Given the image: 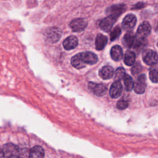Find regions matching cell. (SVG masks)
Here are the masks:
<instances>
[{
	"label": "cell",
	"mask_w": 158,
	"mask_h": 158,
	"mask_svg": "<svg viewBox=\"0 0 158 158\" xmlns=\"http://www.w3.org/2000/svg\"><path fill=\"white\" fill-rule=\"evenodd\" d=\"M1 154L5 157H18L20 156V149L12 143H7L2 146Z\"/></svg>",
	"instance_id": "cell-1"
},
{
	"label": "cell",
	"mask_w": 158,
	"mask_h": 158,
	"mask_svg": "<svg viewBox=\"0 0 158 158\" xmlns=\"http://www.w3.org/2000/svg\"><path fill=\"white\" fill-rule=\"evenodd\" d=\"M118 17L119 16L116 14H110L109 16L104 18L99 23L101 28L106 32L110 31L113 27V25L117 21Z\"/></svg>",
	"instance_id": "cell-2"
},
{
	"label": "cell",
	"mask_w": 158,
	"mask_h": 158,
	"mask_svg": "<svg viewBox=\"0 0 158 158\" xmlns=\"http://www.w3.org/2000/svg\"><path fill=\"white\" fill-rule=\"evenodd\" d=\"M62 31L57 27H51L48 28L45 32L46 40L51 43L57 42L61 37Z\"/></svg>",
	"instance_id": "cell-3"
},
{
	"label": "cell",
	"mask_w": 158,
	"mask_h": 158,
	"mask_svg": "<svg viewBox=\"0 0 158 158\" xmlns=\"http://www.w3.org/2000/svg\"><path fill=\"white\" fill-rule=\"evenodd\" d=\"M142 57L144 62L149 65H154L157 64L158 61V56L157 53L151 49L144 50Z\"/></svg>",
	"instance_id": "cell-4"
},
{
	"label": "cell",
	"mask_w": 158,
	"mask_h": 158,
	"mask_svg": "<svg viewBox=\"0 0 158 158\" xmlns=\"http://www.w3.org/2000/svg\"><path fill=\"white\" fill-rule=\"evenodd\" d=\"M87 25L88 22L85 19L78 18L72 20L69 25L73 31L80 32L85 29Z\"/></svg>",
	"instance_id": "cell-5"
},
{
	"label": "cell",
	"mask_w": 158,
	"mask_h": 158,
	"mask_svg": "<svg viewBox=\"0 0 158 158\" xmlns=\"http://www.w3.org/2000/svg\"><path fill=\"white\" fill-rule=\"evenodd\" d=\"M146 77L144 74H141L138 76V78L134 83L133 89L137 94H143L145 91L146 87Z\"/></svg>",
	"instance_id": "cell-6"
},
{
	"label": "cell",
	"mask_w": 158,
	"mask_h": 158,
	"mask_svg": "<svg viewBox=\"0 0 158 158\" xmlns=\"http://www.w3.org/2000/svg\"><path fill=\"white\" fill-rule=\"evenodd\" d=\"M88 88L93 93L98 96L104 95L107 91V88L105 85L94 82H89L88 83Z\"/></svg>",
	"instance_id": "cell-7"
},
{
	"label": "cell",
	"mask_w": 158,
	"mask_h": 158,
	"mask_svg": "<svg viewBox=\"0 0 158 158\" xmlns=\"http://www.w3.org/2000/svg\"><path fill=\"white\" fill-rule=\"evenodd\" d=\"M136 23V17L135 15L132 14H129L127 15L123 19L122 25L124 30H132Z\"/></svg>",
	"instance_id": "cell-8"
},
{
	"label": "cell",
	"mask_w": 158,
	"mask_h": 158,
	"mask_svg": "<svg viewBox=\"0 0 158 158\" xmlns=\"http://www.w3.org/2000/svg\"><path fill=\"white\" fill-rule=\"evenodd\" d=\"M151 27L148 22H143L138 27L136 35V38H146L151 33Z\"/></svg>",
	"instance_id": "cell-9"
},
{
	"label": "cell",
	"mask_w": 158,
	"mask_h": 158,
	"mask_svg": "<svg viewBox=\"0 0 158 158\" xmlns=\"http://www.w3.org/2000/svg\"><path fill=\"white\" fill-rule=\"evenodd\" d=\"M80 55H81L83 62L85 65L86 64H90V65L94 64L98 60V58L96 54H95L92 52L86 51V52H80Z\"/></svg>",
	"instance_id": "cell-10"
},
{
	"label": "cell",
	"mask_w": 158,
	"mask_h": 158,
	"mask_svg": "<svg viewBox=\"0 0 158 158\" xmlns=\"http://www.w3.org/2000/svg\"><path fill=\"white\" fill-rule=\"evenodd\" d=\"M123 87L120 81H115L111 85L109 90V94L111 98H117L122 93Z\"/></svg>",
	"instance_id": "cell-11"
},
{
	"label": "cell",
	"mask_w": 158,
	"mask_h": 158,
	"mask_svg": "<svg viewBox=\"0 0 158 158\" xmlns=\"http://www.w3.org/2000/svg\"><path fill=\"white\" fill-rule=\"evenodd\" d=\"M78 38L73 35L68 36L63 42V46L66 50H71L78 45Z\"/></svg>",
	"instance_id": "cell-12"
},
{
	"label": "cell",
	"mask_w": 158,
	"mask_h": 158,
	"mask_svg": "<svg viewBox=\"0 0 158 158\" xmlns=\"http://www.w3.org/2000/svg\"><path fill=\"white\" fill-rule=\"evenodd\" d=\"M99 75L100 77L102 78V79H104V80L110 79L114 75V69L109 65L104 66L99 70Z\"/></svg>",
	"instance_id": "cell-13"
},
{
	"label": "cell",
	"mask_w": 158,
	"mask_h": 158,
	"mask_svg": "<svg viewBox=\"0 0 158 158\" xmlns=\"http://www.w3.org/2000/svg\"><path fill=\"white\" fill-rule=\"evenodd\" d=\"M107 40L108 39L106 36L101 33H99L96 38V41H95L96 49L98 51L103 49L107 43Z\"/></svg>",
	"instance_id": "cell-14"
},
{
	"label": "cell",
	"mask_w": 158,
	"mask_h": 158,
	"mask_svg": "<svg viewBox=\"0 0 158 158\" xmlns=\"http://www.w3.org/2000/svg\"><path fill=\"white\" fill-rule=\"evenodd\" d=\"M136 40V36L131 31L127 33L123 38V43L127 48H133Z\"/></svg>",
	"instance_id": "cell-15"
},
{
	"label": "cell",
	"mask_w": 158,
	"mask_h": 158,
	"mask_svg": "<svg viewBox=\"0 0 158 158\" xmlns=\"http://www.w3.org/2000/svg\"><path fill=\"white\" fill-rule=\"evenodd\" d=\"M110 56L115 61H118L123 57V51L122 48L118 45L114 46L110 49Z\"/></svg>",
	"instance_id": "cell-16"
},
{
	"label": "cell",
	"mask_w": 158,
	"mask_h": 158,
	"mask_svg": "<svg viewBox=\"0 0 158 158\" xmlns=\"http://www.w3.org/2000/svg\"><path fill=\"white\" fill-rule=\"evenodd\" d=\"M147 44H148V41L146 39V38H140L136 37V40L133 48L135 49V50L137 52H139L145 48Z\"/></svg>",
	"instance_id": "cell-17"
},
{
	"label": "cell",
	"mask_w": 158,
	"mask_h": 158,
	"mask_svg": "<svg viewBox=\"0 0 158 158\" xmlns=\"http://www.w3.org/2000/svg\"><path fill=\"white\" fill-rule=\"evenodd\" d=\"M135 54L133 51L128 50L125 52L123 57V62L128 66H131L135 64Z\"/></svg>",
	"instance_id": "cell-18"
},
{
	"label": "cell",
	"mask_w": 158,
	"mask_h": 158,
	"mask_svg": "<svg viewBox=\"0 0 158 158\" xmlns=\"http://www.w3.org/2000/svg\"><path fill=\"white\" fill-rule=\"evenodd\" d=\"M44 156V151L43 148L40 146H35L33 147L29 153L30 157H43Z\"/></svg>",
	"instance_id": "cell-19"
},
{
	"label": "cell",
	"mask_w": 158,
	"mask_h": 158,
	"mask_svg": "<svg viewBox=\"0 0 158 158\" xmlns=\"http://www.w3.org/2000/svg\"><path fill=\"white\" fill-rule=\"evenodd\" d=\"M109 12L110 14H114L120 16L126 9V6L125 4H117L114 5L110 7L109 9Z\"/></svg>",
	"instance_id": "cell-20"
},
{
	"label": "cell",
	"mask_w": 158,
	"mask_h": 158,
	"mask_svg": "<svg viewBox=\"0 0 158 158\" xmlns=\"http://www.w3.org/2000/svg\"><path fill=\"white\" fill-rule=\"evenodd\" d=\"M149 78L153 83H158V64L151 65L149 71Z\"/></svg>",
	"instance_id": "cell-21"
},
{
	"label": "cell",
	"mask_w": 158,
	"mask_h": 158,
	"mask_svg": "<svg viewBox=\"0 0 158 158\" xmlns=\"http://www.w3.org/2000/svg\"><path fill=\"white\" fill-rule=\"evenodd\" d=\"M123 79L125 88L126 91H130L133 88V85H134V83L132 78L129 75L125 74Z\"/></svg>",
	"instance_id": "cell-22"
},
{
	"label": "cell",
	"mask_w": 158,
	"mask_h": 158,
	"mask_svg": "<svg viewBox=\"0 0 158 158\" xmlns=\"http://www.w3.org/2000/svg\"><path fill=\"white\" fill-rule=\"evenodd\" d=\"M125 72L123 67H118L114 73V79L115 81H120L123 79L125 75Z\"/></svg>",
	"instance_id": "cell-23"
},
{
	"label": "cell",
	"mask_w": 158,
	"mask_h": 158,
	"mask_svg": "<svg viewBox=\"0 0 158 158\" xmlns=\"http://www.w3.org/2000/svg\"><path fill=\"white\" fill-rule=\"evenodd\" d=\"M120 33H121V29H120V28L119 27H118V26L115 27L112 30V31L110 33V40L111 41L115 40L116 38H117L120 36Z\"/></svg>",
	"instance_id": "cell-24"
},
{
	"label": "cell",
	"mask_w": 158,
	"mask_h": 158,
	"mask_svg": "<svg viewBox=\"0 0 158 158\" xmlns=\"http://www.w3.org/2000/svg\"><path fill=\"white\" fill-rule=\"evenodd\" d=\"M128 106V102L126 99H122L117 102V107L120 110L125 109Z\"/></svg>",
	"instance_id": "cell-25"
},
{
	"label": "cell",
	"mask_w": 158,
	"mask_h": 158,
	"mask_svg": "<svg viewBox=\"0 0 158 158\" xmlns=\"http://www.w3.org/2000/svg\"><path fill=\"white\" fill-rule=\"evenodd\" d=\"M141 69H142V67H141V64L139 62H137L132 67V69H131V73L133 75L138 73H139L141 72Z\"/></svg>",
	"instance_id": "cell-26"
},
{
	"label": "cell",
	"mask_w": 158,
	"mask_h": 158,
	"mask_svg": "<svg viewBox=\"0 0 158 158\" xmlns=\"http://www.w3.org/2000/svg\"><path fill=\"white\" fill-rule=\"evenodd\" d=\"M145 6L144 3L142 2H138L137 4H135L133 7H132V9H141L143 7H144Z\"/></svg>",
	"instance_id": "cell-27"
},
{
	"label": "cell",
	"mask_w": 158,
	"mask_h": 158,
	"mask_svg": "<svg viewBox=\"0 0 158 158\" xmlns=\"http://www.w3.org/2000/svg\"><path fill=\"white\" fill-rule=\"evenodd\" d=\"M156 31L158 32V22H157V26H156Z\"/></svg>",
	"instance_id": "cell-28"
},
{
	"label": "cell",
	"mask_w": 158,
	"mask_h": 158,
	"mask_svg": "<svg viewBox=\"0 0 158 158\" xmlns=\"http://www.w3.org/2000/svg\"><path fill=\"white\" fill-rule=\"evenodd\" d=\"M157 45H158V44H157Z\"/></svg>",
	"instance_id": "cell-29"
}]
</instances>
